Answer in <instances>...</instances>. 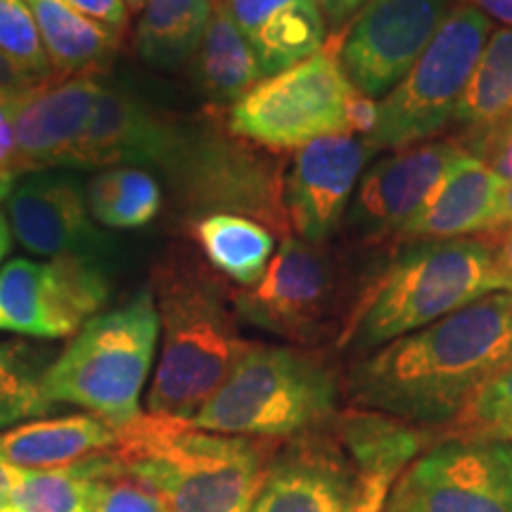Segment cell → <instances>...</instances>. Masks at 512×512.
<instances>
[{
    "label": "cell",
    "mask_w": 512,
    "mask_h": 512,
    "mask_svg": "<svg viewBox=\"0 0 512 512\" xmlns=\"http://www.w3.org/2000/svg\"><path fill=\"white\" fill-rule=\"evenodd\" d=\"M508 363L512 292H498L354 358L344 389L351 408L437 434Z\"/></svg>",
    "instance_id": "6da1fadb"
},
{
    "label": "cell",
    "mask_w": 512,
    "mask_h": 512,
    "mask_svg": "<svg viewBox=\"0 0 512 512\" xmlns=\"http://www.w3.org/2000/svg\"><path fill=\"white\" fill-rule=\"evenodd\" d=\"M162 351L147 413L192 420L252 347L233 290L190 254L169 252L152 273Z\"/></svg>",
    "instance_id": "7a4b0ae2"
},
{
    "label": "cell",
    "mask_w": 512,
    "mask_h": 512,
    "mask_svg": "<svg viewBox=\"0 0 512 512\" xmlns=\"http://www.w3.org/2000/svg\"><path fill=\"white\" fill-rule=\"evenodd\" d=\"M498 292H512L489 238L403 245L368 280L337 351H370Z\"/></svg>",
    "instance_id": "3957f363"
},
{
    "label": "cell",
    "mask_w": 512,
    "mask_h": 512,
    "mask_svg": "<svg viewBox=\"0 0 512 512\" xmlns=\"http://www.w3.org/2000/svg\"><path fill=\"white\" fill-rule=\"evenodd\" d=\"M114 456L164 496L169 512H252L280 441L219 434L143 413L119 427Z\"/></svg>",
    "instance_id": "277c9868"
},
{
    "label": "cell",
    "mask_w": 512,
    "mask_h": 512,
    "mask_svg": "<svg viewBox=\"0 0 512 512\" xmlns=\"http://www.w3.org/2000/svg\"><path fill=\"white\" fill-rule=\"evenodd\" d=\"M344 399V375L325 349L252 342L192 422L233 437L287 441L330 425Z\"/></svg>",
    "instance_id": "5b68a950"
},
{
    "label": "cell",
    "mask_w": 512,
    "mask_h": 512,
    "mask_svg": "<svg viewBox=\"0 0 512 512\" xmlns=\"http://www.w3.org/2000/svg\"><path fill=\"white\" fill-rule=\"evenodd\" d=\"M159 313L152 287H143L117 309L98 313L76 332L43 373L53 403L86 408L119 430L143 415L147 375L155 363Z\"/></svg>",
    "instance_id": "8992f818"
},
{
    "label": "cell",
    "mask_w": 512,
    "mask_h": 512,
    "mask_svg": "<svg viewBox=\"0 0 512 512\" xmlns=\"http://www.w3.org/2000/svg\"><path fill=\"white\" fill-rule=\"evenodd\" d=\"M176 200L192 221L211 214L247 216L273 235H292L280 155L235 136L216 114L183 126L164 164Z\"/></svg>",
    "instance_id": "52a82bcc"
},
{
    "label": "cell",
    "mask_w": 512,
    "mask_h": 512,
    "mask_svg": "<svg viewBox=\"0 0 512 512\" xmlns=\"http://www.w3.org/2000/svg\"><path fill=\"white\" fill-rule=\"evenodd\" d=\"M368 283L325 245L287 235L254 287L233 290L240 320L283 337L292 347L339 344Z\"/></svg>",
    "instance_id": "ba28073f"
},
{
    "label": "cell",
    "mask_w": 512,
    "mask_h": 512,
    "mask_svg": "<svg viewBox=\"0 0 512 512\" xmlns=\"http://www.w3.org/2000/svg\"><path fill=\"white\" fill-rule=\"evenodd\" d=\"M491 29V19L472 3L451 8L411 72L377 102L366 138L375 155L427 143L451 126Z\"/></svg>",
    "instance_id": "9c48e42d"
},
{
    "label": "cell",
    "mask_w": 512,
    "mask_h": 512,
    "mask_svg": "<svg viewBox=\"0 0 512 512\" xmlns=\"http://www.w3.org/2000/svg\"><path fill=\"white\" fill-rule=\"evenodd\" d=\"M337 48L339 36L309 60L261 79L230 107V131L275 155L349 133L347 102L354 86L342 72Z\"/></svg>",
    "instance_id": "30bf717a"
},
{
    "label": "cell",
    "mask_w": 512,
    "mask_h": 512,
    "mask_svg": "<svg viewBox=\"0 0 512 512\" xmlns=\"http://www.w3.org/2000/svg\"><path fill=\"white\" fill-rule=\"evenodd\" d=\"M389 512H512L510 441L439 439L389 491Z\"/></svg>",
    "instance_id": "8fae6325"
},
{
    "label": "cell",
    "mask_w": 512,
    "mask_h": 512,
    "mask_svg": "<svg viewBox=\"0 0 512 512\" xmlns=\"http://www.w3.org/2000/svg\"><path fill=\"white\" fill-rule=\"evenodd\" d=\"M110 299L93 259H15L0 271V332L62 339L76 335Z\"/></svg>",
    "instance_id": "7c38bea8"
},
{
    "label": "cell",
    "mask_w": 512,
    "mask_h": 512,
    "mask_svg": "<svg viewBox=\"0 0 512 512\" xmlns=\"http://www.w3.org/2000/svg\"><path fill=\"white\" fill-rule=\"evenodd\" d=\"M460 147L453 136L434 138L368 164L342 221L347 238L358 247H399L403 230L430 200Z\"/></svg>",
    "instance_id": "4fadbf2b"
},
{
    "label": "cell",
    "mask_w": 512,
    "mask_h": 512,
    "mask_svg": "<svg viewBox=\"0 0 512 512\" xmlns=\"http://www.w3.org/2000/svg\"><path fill=\"white\" fill-rule=\"evenodd\" d=\"M448 12V0H368L339 36L342 72L358 93L384 98L411 72Z\"/></svg>",
    "instance_id": "5bb4252c"
},
{
    "label": "cell",
    "mask_w": 512,
    "mask_h": 512,
    "mask_svg": "<svg viewBox=\"0 0 512 512\" xmlns=\"http://www.w3.org/2000/svg\"><path fill=\"white\" fill-rule=\"evenodd\" d=\"M363 501L366 477L330 422L280 441L252 512H358Z\"/></svg>",
    "instance_id": "9a60e30c"
},
{
    "label": "cell",
    "mask_w": 512,
    "mask_h": 512,
    "mask_svg": "<svg viewBox=\"0 0 512 512\" xmlns=\"http://www.w3.org/2000/svg\"><path fill=\"white\" fill-rule=\"evenodd\" d=\"M375 152L366 138L337 133L294 152L285 174V209L292 235L325 245L342 228L356 185Z\"/></svg>",
    "instance_id": "2e32d148"
},
{
    "label": "cell",
    "mask_w": 512,
    "mask_h": 512,
    "mask_svg": "<svg viewBox=\"0 0 512 512\" xmlns=\"http://www.w3.org/2000/svg\"><path fill=\"white\" fill-rule=\"evenodd\" d=\"M100 74L48 79L5 102L17 140V174L72 166L76 145L91 121Z\"/></svg>",
    "instance_id": "e0dca14e"
},
{
    "label": "cell",
    "mask_w": 512,
    "mask_h": 512,
    "mask_svg": "<svg viewBox=\"0 0 512 512\" xmlns=\"http://www.w3.org/2000/svg\"><path fill=\"white\" fill-rule=\"evenodd\" d=\"M10 230L19 245L41 256L98 259L110 252L88 209L86 192L74 178L38 174L8 195Z\"/></svg>",
    "instance_id": "ac0fdd59"
},
{
    "label": "cell",
    "mask_w": 512,
    "mask_h": 512,
    "mask_svg": "<svg viewBox=\"0 0 512 512\" xmlns=\"http://www.w3.org/2000/svg\"><path fill=\"white\" fill-rule=\"evenodd\" d=\"M181 124L157 112L117 83H100L91 121L76 145L72 166L100 169L114 164L159 166L169 162Z\"/></svg>",
    "instance_id": "d6986e66"
},
{
    "label": "cell",
    "mask_w": 512,
    "mask_h": 512,
    "mask_svg": "<svg viewBox=\"0 0 512 512\" xmlns=\"http://www.w3.org/2000/svg\"><path fill=\"white\" fill-rule=\"evenodd\" d=\"M503 195V178L489 164L460 147L430 200L411 226L403 230L399 247L425 240L486 238L501 214Z\"/></svg>",
    "instance_id": "ffe728a7"
},
{
    "label": "cell",
    "mask_w": 512,
    "mask_h": 512,
    "mask_svg": "<svg viewBox=\"0 0 512 512\" xmlns=\"http://www.w3.org/2000/svg\"><path fill=\"white\" fill-rule=\"evenodd\" d=\"M261 74L273 76L309 60L328 43V19L316 0H223Z\"/></svg>",
    "instance_id": "44dd1931"
},
{
    "label": "cell",
    "mask_w": 512,
    "mask_h": 512,
    "mask_svg": "<svg viewBox=\"0 0 512 512\" xmlns=\"http://www.w3.org/2000/svg\"><path fill=\"white\" fill-rule=\"evenodd\" d=\"M117 432L95 415L31 420L0 432V460L19 470H53L112 451Z\"/></svg>",
    "instance_id": "7402d4cb"
},
{
    "label": "cell",
    "mask_w": 512,
    "mask_h": 512,
    "mask_svg": "<svg viewBox=\"0 0 512 512\" xmlns=\"http://www.w3.org/2000/svg\"><path fill=\"white\" fill-rule=\"evenodd\" d=\"M332 425L361 475L366 477V484L373 479H387L394 484L406 467L430 448L434 434L384 413L351 406L339 413Z\"/></svg>",
    "instance_id": "603a6c76"
},
{
    "label": "cell",
    "mask_w": 512,
    "mask_h": 512,
    "mask_svg": "<svg viewBox=\"0 0 512 512\" xmlns=\"http://www.w3.org/2000/svg\"><path fill=\"white\" fill-rule=\"evenodd\" d=\"M53 67V79L98 72L119 53L124 34L69 8L64 0H27Z\"/></svg>",
    "instance_id": "cb8c5ba5"
},
{
    "label": "cell",
    "mask_w": 512,
    "mask_h": 512,
    "mask_svg": "<svg viewBox=\"0 0 512 512\" xmlns=\"http://www.w3.org/2000/svg\"><path fill=\"white\" fill-rule=\"evenodd\" d=\"M195 55L197 83L216 110L233 107L264 79L254 50L235 27L223 3L214 5V15Z\"/></svg>",
    "instance_id": "d4e9b609"
},
{
    "label": "cell",
    "mask_w": 512,
    "mask_h": 512,
    "mask_svg": "<svg viewBox=\"0 0 512 512\" xmlns=\"http://www.w3.org/2000/svg\"><path fill=\"white\" fill-rule=\"evenodd\" d=\"M192 240L223 278L254 287L275 254V235L247 216L211 214L192 221Z\"/></svg>",
    "instance_id": "484cf974"
},
{
    "label": "cell",
    "mask_w": 512,
    "mask_h": 512,
    "mask_svg": "<svg viewBox=\"0 0 512 512\" xmlns=\"http://www.w3.org/2000/svg\"><path fill=\"white\" fill-rule=\"evenodd\" d=\"M136 29V48L155 67H176L197 53L214 0H145Z\"/></svg>",
    "instance_id": "4316f807"
},
{
    "label": "cell",
    "mask_w": 512,
    "mask_h": 512,
    "mask_svg": "<svg viewBox=\"0 0 512 512\" xmlns=\"http://www.w3.org/2000/svg\"><path fill=\"white\" fill-rule=\"evenodd\" d=\"M512 114V29L491 31L451 126L472 136Z\"/></svg>",
    "instance_id": "83f0119b"
},
{
    "label": "cell",
    "mask_w": 512,
    "mask_h": 512,
    "mask_svg": "<svg viewBox=\"0 0 512 512\" xmlns=\"http://www.w3.org/2000/svg\"><path fill=\"white\" fill-rule=\"evenodd\" d=\"M95 223L117 230L143 228L157 219L164 195L157 178L136 166H112L91 178L86 190Z\"/></svg>",
    "instance_id": "f1b7e54d"
},
{
    "label": "cell",
    "mask_w": 512,
    "mask_h": 512,
    "mask_svg": "<svg viewBox=\"0 0 512 512\" xmlns=\"http://www.w3.org/2000/svg\"><path fill=\"white\" fill-rule=\"evenodd\" d=\"M105 453L53 470H22L8 512H95Z\"/></svg>",
    "instance_id": "f546056e"
},
{
    "label": "cell",
    "mask_w": 512,
    "mask_h": 512,
    "mask_svg": "<svg viewBox=\"0 0 512 512\" xmlns=\"http://www.w3.org/2000/svg\"><path fill=\"white\" fill-rule=\"evenodd\" d=\"M41 351L24 342H0V430L38 420L55 403L43 392Z\"/></svg>",
    "instance_id": "4dcf8cb0"
},
{
    "label": "cell",
    "mask_w": 512,
    "mask_h": 512,
    "mask_svg": "<svg viewBox=\"0 0 512 512\" xmlns=\"http://www.w3.org/2000/svg\"><path fill=\"white\" fill-rule=\"evenodd\" d=\"M441 439L510 441L512 444V363L496 373L451 425L437 432Z\"/></svg>",
    "instance_id": "1f68e13d"
},
{
    "label": "cell",
    "mask_w": 512,
    "mask_h": 512,
    "mask_svg": "<svg viewBox=\"0 0 512 512\" xmlns=\"http://www.w3.org/2000/svg\"><path fill=\"white\" fill-rule=\"evenodd\" d=\"M0 53L8 55L36 81L53 79V67L27 0H0Z\"/></svg>",
    "instance_id": "d6a6232c"
},
{
    "label": "cell",
    "mask_w": 512,
    "mask_h": 512,
    "mask_svg": "<svg viewBox=\"0 0 512 512\" xmlns=\"http://www.w3.org/2000/svg\"><path fill=\"white\" fill-rule=\"evenodd\" d=\"M95 512H169V505L155 486L128 470L114 456V451H107L98 482Z\"/></svg>",
    "instance_id": "836d02e7"
},
{
    "label": "cell",
    "mask_w": 512,
    "mask_h": 512,
    "mask_svg": "<svg viewBox=\"0 0 512 512\" xmlns=\"http://www.w3.org/2000/svg\"><path fill=\"white\" fill-rule=\"evenodd\" d=\"M458 143L463 145L467 152H472V155L482 159L484 164H489L505 181L501 214H498L496 226L489 235L501 233V230L512 226V114L503 121H498V124L484 128V131L458 138ZM489 235H486V238H489Z\"/></svg>",
    "instance_id": "e575fe53"
},
{
    "label": "cell",
    "mask_w": 512,
    "mask_h": 512,
    "mask_svg": "<svg viewBox=\"0 0 512 512\" xmlns=\"http://www.w3.org/2000/svg\"><path fill=\"white\" fill-rule=\"evenodd\" d=\"M64 3L81 12V15L91 17L95 22L119 31V34H126L131 10H128L124 0H64Z\"/></svg>",
    "instance_id": "d590c367"
},
{
    "label": "cell",
    "mask_w": 512,
    "mask_h": 512,
    "mask_svg": "<svg viewBox=\"0 0 512 512\" xmlns=\"http://www.w3.org/2000/svg\"><path fill=\"white\" fill-rule=\"evenodd\" d=\"M375 119H377V100L358 93L354 88V93H351V98L347 102L349 133L368 138L375 128Z\"/></svg>",
    "instance_id": "8d00e7d4"
},
{
    "label": "cell",
    "mask_w": 512,
    "mask_h": 512,
    "mask_svg": "<svg viewBox=\"0 0 512 512\" xmlns=\"http://www.w3.org/2000/svg\"><path fill=\"white\" fill-rule=\"evenodd\" d=\"M15 174H17L15 128H12L8 107L0 105V176L15 178Z\"/></svg>",
    "instance_id": "74e56055"
},
{
    "label": "cell",
    "mask_w": 512,
    "mask_h": 512,
    "mask_svg": "<svg viewBox=\"0 0 512 512\" xmlns=\"http://www.w3.org/2000/svg\"><path fill=\"white\" fill-rule=\"evenodd\" d=\"M34 76L24 72L22 67H19L17 62H12L8 55L0 53V95H5V98H12V95L27 91V88L36 86Z\"/></svg>",
    "instance_id": "f35d334b"
},
{
    "label": "cell",
    "mask_w": 512,
    "mask_h": 512,
    "mask_svg": "<svg viewBox=\"0 0 512 512\" xmlns=\"http://www.w3.org/2000/svg\"><path fill=\"white\" fill-rule=\"evenodd\" d=\"M320 5V10H323L325 19H328V24L332 29H347L351 22H354V17L358 12L363 10V5L368 3V0H316Z\"/></svg>",
    "instance_id": "ab89813d"
},
{
    "label": "cell",
    "mask_w": 512,
    "mask_h": 512,
    "mask_svg": "<svg viewBox=\"0 0 512 512\" xmlns=\"http://www.w3.org/2000/svg\"><path fill=\"white\" fill-rule=\"evenodd\" d=\"M489 240L494 242L498 268H501L503 275L508 278V283L512 287V226L501 230V233H496V235H489Z\"/></svg>",
    "instance_id": "60d3db41"
},
{
    "label": "cell",
    "mask_w": 512,
    "mask_h": 512,
    "mask_svg": "<svg viewBox=\"0 0 512 512\" xmlns=\"http://www.w3.org/2000/svg\"><path fill=\"white\" fill-rule=\"evenodd\" d=\"M394 489L392 482L387 479H373V482L366 484V501H363L361 510L358 512H382L384 505H387L389 491Z\"/></svg>",
    "instance_id": "b9f144b4"
},
{
    "label": "cell",
    "mask_w": 512,
    "mask_h": 512,
    "mask_svg": "<svg viewBox=\"0 0 512 512\" xmlns=\"http://www.w3.org/2000/svg\"><path fill=\"white\" fill-rule=\"evenodd\" d=\"M19 475H22V470H19V467L0 460V512H8L10 503H12V494H15V489H17Z\"/></svg>",
    "instance_id": "7bdbcfd3"
},
{
    "label": "cell",
    "mask_w": 512,
    "mask_h": 512,
    "mask_svg": "<svg viewBox=\"0 0 512 512\" xmlns=\"http://www.w3.org/2000/svg\"><path fill=\"white\" fill-rule=\"evenodd\" d=\"M472 5L489 19H496L503 27L512 29V0H472Z\"/></svg>",
    "instance_id": "ee69618b"
},
{
    "label": "cell",
    "mask_w": 512,
    "mask_h": 512,
    "mask_svg": "<svg viewBox=\"0 0 512 512\" xmlns=\"http://www.w3.org/2000/svg\"><path fill=\"white\" fill-rule=\"evenodd\" d=\"M12 247V230H10V223L5 219L3 214H0V261L5 259Z\"/></svg>",
    "instance_id": "f6af8a7d"
},
{
    "label": "cell",
    "mask_w": 512,
    "mask_h": 512,
    "mask_svg": "<svg viewBox=\"0 0 512 512\" xmlns=\"http://www.w3.org/2000/svg\"><path fill=\"white\" fill-rule=\"evenodd\" d=\"M12 192V178L0 176V202L8 200V195Z\"/></svg>",
    "instance_id": "bcb514c9"
},
{
    "label": "cell",
    "mask_w": 512,
    "mask_h": 512,
    "mask_svg": "<svg viewBox=\"0 0 512 512\" xmlns=\"http://www.w3.org/2000/svg\"><path fill=\"white\" fill-rule=\"evenodd\" d=\"M124 3L128 5V10H131V15H133V12H140V10H143L145 0H124Z\"/></svg>",
    "instance_id": "7dc6e473"
},
{
    "label": "cell",
    "mask_w": 512,
    "mask_h": 512,
    "mask_svg": "<svg viewBox=\"0 0 512 512\" xmlns=\"http://www.w3.org/2000/svg\"><path fill=\"white\" fill-rule=\"evenodd\" d=\"M5 100H8V98H5V95H0V105H5Z\"/></svg>",
    "instance_id": "c3c4849f"
},
{
    "label": "cell",
    "mask_w": 512,
    "mask_h": 512,
    "mask_svg": "<svg viewBox=\"0 0 512 512\" xmlns=\"http://www.w3.org/2000/svg\"><path fill=\"white\" fill-rule=\"evenodd\" d=\"M223 3V0H214V5H221Z\"/></svg>",
    "instance_id": "681fc988"
},
{
    "label": "cell",
    "mask_w": 512,
    "mask_h": 512,
    "mask_svg": "<svg viewBox=\"0 0 512 512\" xmlns=\"http://www.w3.org/2000/svg\"><path fill=\"white\" fill-rule=\"evenodd\" d=\"M382 512H389V510H387V508H384V510H382Z\"/></svg>",
    "instance_id": "f907efd6"
}]
</instances>
